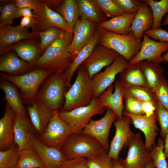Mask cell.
Returning <instances> with one entry per match:
<instances>
[{
	"label": "cell",
	"mask_w": 168,
	"mask_h": 168,
	"mask_svg": "<svg viewBox=\"0 0 168 168\" xmlns=\"http://www.w3.org/2000/svg\"><path fill=\"white\" fill-rule=\"evenodd\" d=\"M73 33L66 31L53 42L38 58L35 64L37 68L47 70L52 74L63 73L73 59L68 51Z\"/></svg>",
	"instance_id": "cell-1"
},
{
	"label": "cell",
	"mask_w": 168,
	"mask_h": 168,
	"mask_svg": "<svg viewBox=\"0 0 168 168\" xmlns=\"http://www.w3.org/2000/svg\"><path fill=\"white\" fill-rule=\"evenodd\" d=\"M77 76L69 90L65 92L64 102L61 111H68L88 105L93 99L91 79L82 65L77 68Z\"/></svg>",
	"instance_id": "cell-2"
},
{
	"label": "cell",
	"mask_w": 168,
	"mask_h": 168,
	"mask_svg": "<svg viewBox=\"0 0 168 168\" xmlns=\"http://www.w3.org/2000/svg\"><path fill=\"white\" fill-rule=\"evenodd\" d=\"M61 149L67 160L78 157L88 159L106 152L96 139L82 132L71 133Z\"/></svg>",
	"instance_id": "cell-3"
},
{
	"label": "cell",
	"mask_w": 168,
	"mask_h": 168,
	"mask_svg": "<svg viewBox=\"0 0 168 168\" xmlns=\"http://www.w3.org/2000/svg\"><path fill=\"white\" fill-rule=\"evenodd\" d=\"M52 74L46 70L37 68L26 73L12 75L1 73V77L20 90L24 101L30 105L35 99L40 86L45 79Z\"/></svg>",
	"instance_id": "cell-4"
},
{
	"label": "cell",
	"mask_w": 168,
	"mask_h": 168,
	"mask_svg": "<svg viewBox=\"0 0 168 168\" xmlns=\"http://www.w3.org/2000/svg\"><path fill=\"white\" fill-rule=\"evenodd\" d=\"M142 41L137 39L131 31L123 35L103 29L98 44L117 52L129 62L139 51Z\"/></svg>",
	"instance_id": "cell-5"
},
{
	"label": "cell",
	"mask_w": 168,
	"mask_h": 168,
	"mask_svg": "<svg viewBox=\"0 0 168 168\" xmlns=\"http://www.w3.org/2000/svg\"><path fill=\"white\" fill-rule=\"evenodd\" d=\"M65 81L63 73L49 76L38 91L35 100L53 110L61 109L63 103Z\"/></svg>",
	"instance_id": "cell-6"
},
{
	"label": "cell",
	"mask_w": 168,
	"mask_h": 168,
	"mask_svg": "<svg viewBox=\"0 0 168 168\" xmlns=\"http://www.w3.org/2000/svg\"><path fill=\"white\" fill-rule=\"evenodd\" d=\"M105 109L100 106L98 98H94L87 106L68 111H58V115L68 124L72 133H79L82 131L92 116L102 114Z\"/></svg>",
	"instance_id": "cell-7"
},
{
	"label": "cell",
	"mask_w": 168,
	"mask_h": 168,
	"mask_svg": "<svg viewBox=\"0 0 168 168\" xmlns=\"http://www.w3.org/2000/svg\"><path fill=\"white\" fill-rule=\"evenodd\" d=\"M129 65V62L119 55L105 69L95 75L91 78L93 98H98L114 82L117 74Z\"/></svg>",
	"instance_id": "cell-8"
},
{
	"label": "cell",
	"mask_w": 168,
	"mask_h": 168,
	"mask_svg": "<svg viewBox=\"0 0 168 168\" xmlns=\"http://www.w3.org/2000/svg\"><path fill=\"white\" fill-rule=\"evenodd\" d=\"M58 112V110L54 111L52 118L39 138L48 146L61 149L65 139L72 132L68 124L59 117Z\"/></svg>",
	"instance_id": "cell-9"
},
{
	"label": "cell",
	"mask_w": 168,
	"mask_h": 168,
	"mask_svg": "<svg viewBox=\"0 0 168 168\" xmlns=\"http://www.w3.org/2000/svg\"><path fill=\"white\" fill-rule=\"evenodd\" d=\"M127 155L121 161L124 168H145L152 161L150 151L146 147L140 133H138L132 137L128 142Z\"/></svg>",
	"instance_id": "cell-10"
},
{
	"label": "cell",
	"mask_w": 168,
	"mask_h": 168,
	"mask_svg": "<svg viewBox=\"0 0 168 168\" xmlns=\"http://www.w3.org/2000/svg\"><path fill=\"white\" fill-rule=\"evenodd\" d=\"M33 12L35 21L32 28L33 32H41L49 27L53 26L73 33V30L67 25L62 16L50 9L44 0Z\"/></svg>",
	"instance_id": "cell-11"
},
{
	"label": "cell",
	"mask_w": 168,
	"mask_h": 168,
	"mask_svg": "<svg viewBox=\"0 0 168 168\" xmlns=\"http://www.w3.org/2000/svg\"><path fill=\"white\" fill-rule=\"evenodd\" d=\"M106 109V112L102 118L98 120L91 119L82 132L96 139L108 153L110 146L109 143L110 131L117 117L111 110Z\"/></svg>",
	"instance_id": "cell-12"
},
{
	"label": "cell",
	"mask_w": 168,
	"mask_h": 168,
	"mask_svg": "<svg viewBox=\"0 0 168 168\" xmlns=\"http://www.w3.org/2000/svg\"><path fill=\"white\" fill-rule=\"evenodd\" d=\"M119 54L114 50L97 44L81 65L87 70L92 78L106 66H109Z\"/></svg>",
	"instance_id": "cell-13"
},
{
	"label": "cell",
	"mask_w": 168,
	"mask_h": 168,
	"mask_svg": "<svg viewBox=\"0 0 168 168\" xmlns=\"http://www.w3.org/2000/svg\"><path fill=\"white\" fill-rule=\"evenodd\" d=\"M142 38L139 51L129 62V65L145 60L159 64L164 62L162 55L168 51V43L153 40L144 34Z\"/></svg>",
	"instance_id": "cell-14"
},
{
	"label": "cell",
	"mask_w": 168,
	"mask_h": 168,
	"mask_svg": "<svg viewBox=\"0 0 168 168\" xmlns=\"http://www.w3.org/2000/svg\"><path fill=\"white\" fill-rule=\"evenodd\" d=\"M97 25L85 19L78 20L73 30V37L68 51L73 59L89 42L92 37Z\"/></svg>",
	"instance_id": "cell-15"
},
{
	"label": "cell",
	"mask_w": 168,
	"mask_h": 168,
	"mask_svg": "<svg viewBox=\"0 0 168 168\" xmlns=\"http://www.w3.org/2000/svg\"><path fill=\"white\" fill-rule=\"evenodd\" d=\"M130 118L123 115L121 119L117 118L114 122L115 128L114 136L111 142L108 155L112 160L119 159L120 152L124 145L128 142L134 133L131 129L130 124Z\"/></svg>",
	"instance_id": "cell-16"
},
{
	"label": "cell",
	"mask_w": 168,
	"mask_h": 168,
	"mask_svg": "<svg viewBox=\"0 0 168 168\" xmlns=\"http://www.w3.org/2000/svg\"><path fill=\"white\" fill-rule=\"evenodd\" d=\"M13 125L14 144L17 146L20 152L32 148L33 140L36 137L34 134V128L27 116L16 114Z\"/></svg>",
	"instance_id": "cell-17"
},
{
	"label": "cell",
	"mask_w": 168,
	"mask_h": 168,
	"mask_svg": "<svg viewBox=\"0 0 168 168\" xmlns=\"http://www.w3.org/2000/svg\"><path fill=\"white\" fill-rule=\"evenodd\" d=\"M124 88L118 80L114 86L113 84L110 86L98 98L102 107L110 109L118 118L121 119L124 108Z\"/></svg>",
	"instance_id": "cell-18"
},
{
	"label": "cell",
	"mask_w": 168,
	"mask_h": 168,
	"mask_svg": "<svg viewBox=\"0 0 168 168\" xmlns=\"http://www.w3.org/2000/svg\"><path fill=\"white\" fill-rule=\"evenodd\" d=\"M40 38L39 35L28 31L20 25H9L0 28V54L2 55L5 50L14 44L22 40Z\"/></svg>",
	"instance_id": "cell-19"
},
{
	"label": "cell",
	"mask_w": 168,
	"mask_h": 168,
	"mask_svg": "<svg viewBox=\"0 0 168 168\" xmlns=\"http://www.w3.org/2000/svg\"><path fill=\"white\" fill-rule=\"evenodd\" d=\"M123 114L129 117L134 127L143 133L145 139V145L150 151L155 144V138L157 134L156 112L150 116H147L145 115H133L123 111Z\"/></svg>",
	"instance_id": "cell-20"
},
{
	"label": "cell",
	"mask_w": 168,
	"mask_h": 168,
	"mask_svg": "<svg viewBox=\"0 0 168 168\" xmlns=\"http://www.w3.org/2000/svg\"><path fill=\"white\" fill-rule=\"evenodd\" d=\"M32 148L43 161L45 168H59L67 160L61 149L48 146L35 137Z\"/></svg>",
	"instance_id": "cell-21"
},
{
	"label": "cell",
	"mask_w": 168,
	"mask_h": 168,
	"mask_svg": "<svg viewBox=\"0 0 168 168\" xmlns=\"http://www.w3.org/2000/svg\"><path fill=\"white\" fill-rule=\"evenodd\" d=\"M27 110L35 129L41 135L52 118L54 110L36 100L28 106Z\"/></svg>",
	"instance_id": "cell-22"
},
{
	"label": "cell",
	"mask_w": 168,
	"mask_h": 168,
	"mask_svg": "<svg viewBox=\"0 0 168 168\" xmlns=\"http://www.w3.org/2000/svg\"><path fill=\"white\" fill-rule=\"evenodd\" d=\"M103 29L97 26L94 35L88 44L83 47L73 59L68 68L63 73L65 87H70L71 80L75 71L90 56L98 44Z\"/></svg>",
	"instance_id": "cell-23"
},
{
	"label": "cell",
	"mask_w": 168,
	"mask_h": 168,
	"mask_svg": "<svg viewBox=\"0 0 168 168\" xmlns=\"http://www.w3.org/2000/svg\"><path fill=\"white\" fill-rule=\"evenodd\" d=\"M141 1L142 4L135 14L131 27V31L137 39L141 41L144 32L152 29L153 22L151 8L145 2Z\"/></svg>",
	"instance_id": "cell-24"
},
{
	"label": "cell",
	"mask_w": 168,
	"mask_h": 168,
	"mask_svg": "<svg viewBox=\"0 0 168 168\" xmlns=\"http://www.w3.org/2000/svg\"><path fill=\"white\" fill-rule=\"evenodd\" d=\"M16 114L6 102L5 112L0 119V149L4 151L9 149L14 143L13 122Z\"/></svg>",
	"instance_id": "cell-25"
},
{
	"label": "cell",
	"mask_w": 168,
	"mask_h": 168,
	"mask_svg": "<svg viewBox=\"0 0 168 168\" xmlns=\"http://www.w3.org/2000/svg\"><path fill=\"white\" fill-rule=\"evenodd\" d=\"M14 51L18 57L33 66L43 53L34 40L21 41L7 49L3 54L11 51Z\"/></svg>",
	"instance_id": "cell-26"
},
{
	"label": "cell",
	"mask_w": 168,
	"mask_h": 168,
	"mask_svg": "<svg viewBox=\"0 0 168 168\" xmlns=\"http://www.w3.org/2000/svg\"><path fill=\"white\" fill-rule=\"evenodd\" d=\"M2 55L0 59V71L14 75L24 74L32 70L33 65L19 58L12 51Z\"/></svg>",
	"instance_id": "cell-27"
},
{
	"label": "cell",
	"mask_w": 168,
	"mask_h": 168,
	"mask_svg": "<svg viewBox=\"0 0 168 168\" xmlns=\"http://www.w3.org/2000/svg\"><path fill=\"white\" fill-rule=\"evenodd\" d=\"M0 88L5 94L4 99L14 110L16 114L26 116V110L16 87L1 77Z\"/></svg>",
	"instance_id": "cell-28"
},
{
	"label": "cell",
	"mask_w": 168,
	"mask_h": 168,
	"mask_svg": "<svg viewBox=\"0 0 168 168\" xmlns=\"http://www.w3.org/2000/svg\"><path fill=\"white\" fill-rule=\"evenodd\" d=\"M136 13H126L115 16L97 26L117 34L127 35L131 32L132 22Z\"/></svg>",
	"instance_id": "cell-29"
},
{
	"label": "cell",
	"mask_w": 168,
	"mask_h": 168,
	"mask_svg": "<svg viewBox=\"0 0 168 168\" xmlns=\"http://www.w3.org/2000/svg\"><path fill=\"white\" fill-rule=\"evenodd\" d=\"M118 81L124 87L133 86L148 87L139 63L129 65L124 68L119 73Z\"/></svg>",
	"instance_id": "cell-30"
},
{
	"label": "cell",
	"mask_w": 168,
	"mask_h": 168,
	"mask_svg": "<svg viewBox=\"0 0 168 168\" xmlns=\"http://www.w3.org/2000/svg\"><path fill=\"white\" fill-rule=\"evenodd\" d=\"M81 19L91 21L97 25L107 21L106 17L94 0H77Z\"/></svg>",
	"instance_id": "cell-31"
},
{
	"label": "cell",
	"mask_w": 168,
	"mask_h": 168,
	"mask_svg": "<svg viewBox=\"0 0 168 168\" xmlns=\"http://www.w3.org/2000/svg\"><path fill=\"white\" fill-rule=\"evenodd\" d=\"M138 63L147 81L148 87L152 91L164 77V70L159 64L145 60Z\"/></svg>",
	"instance_id": "cell-32"
},
{
	"label": "cell",
	"mask_w": 168,
	"mask_h": 168,
	"mask_svg": "<svg viewBox=\"0 0 168 168\" xmlns=\"http://www.w3.org/2000/svg\"><path fill=\"white\" fill-rule=\"evenodd\" d=\"M56 12L72 30L80 16L76 0H65Z\"/></svg>",
	"instance_id": "cell-33"
},
{
	"label": "cell",
	"mask_w": 168,
	"mask_h": 168,
	"mask_svg": "<svg viewBox=\"0 0 168 168\" xmlns=\"http://www.w3.org/2000/svg\"><path fill=\"white\" fill-rule=\"evenodd\" d=\"M45 168L41 159L33 148L20 152L16 168Z\"/></svg>",
	"instance_id": "cell-34"
},
{
	"label": "cell",
	"mask_w": 168,
	"mask_h": 168,
	"mask_svg": "<svg viewBox=\"0 0 168 168\" xmlns=\"http://www.w3.org/2000/svg\"><path fill=\"white\" fill-rule=\"evenodd\" d=\"M151 8L153 16V22L152 29L160 28L161 21L164 15L168 14V0L155 1L154 0H143Z\"/></svg>",
	"instance_id": "cell-35"
},
{
	"label": "cell",
	"mask_w": 168,
	"mask_h": 168,
	"mask_svg": "<svg viewBox=\"0 0 168 168\" xmlns=\"http://www.w3.org/2000/svg\"><path fill=\"white\" fill-rule=\"evenodd\" d=\"M124 88V96L132 97L142 102L157 101L153 93L148 87L133 86Z\"/></svg>",
	"instance_id": "cell-36"
},
{
	"label": "cell",
	"mask_w": 168,
	"mask_h": 168,
	"mask_svg": "<svg viewBox=\"0 0 168 168\" xmlns=\"http://www.w3.org/2000/svg\"><path fill=\"white\" fill-rule=\"evenodd\" d=\"M67 31L55 27H50L44 31L35 33L40 36V41L39 44L40 49L43 52L54 41L62 36Z\"/></svg>",
	"instance_id": "cell-37"
},
{
	"label": "cell",
	"mask_w": 168,
	"mask_h": 168,
	"mask_svg": "<svg viewBox=\"0 0 168 168\" xmlns=\"http://www.w3.org/2000/svg\"><path fill=\"white\" fill-rule=\"evenodd\" d=\"M20 152L15 144L9 149L0 151V168H16Z\"/></svg>",
	"instance_id": "cell-38"
},
{
	"label": "cell",
	"mask_w": 168,
	"mask_h": 168,
	"mask_svg": "<svg viewBox=\"0 0 168 168\" xmlns=\"http://www.w3.org/2000/svg\"><path fill=\"white\" fill-rule=\"evenodd\" d=\"M164 140L159 138L150 151L153 164L156 168H167V161L164 152Z\"/></svg>",
	"instance_id": "cell-39"
},
{
	"label": "cell",
	"mask_w": 168,
	"mask_h": 168,
	"mask_svg": "<svg viewBox=\"0 0 168 168\" xmlns=\"http://www.w3.org/2000/svg\"><path fill=\"white\" fill-rule=\"evenodd\" d=\"M19 10L12 3L2 5L0 7V28L11 25L14 19L19 17Z\"/></svg>",
	"instance_id": "cell-40"
},
{
	"label": "cell",
	"mask_w": 168,
	"mask_h": 168,
	"mask_svg": "<svg viewBox=\"0 0 168 168\" xmlns=\"http://www.w3.org/2000/svg\"><path fill=\"white\" fill-rule=\"evenodd\" d=\"M94 0L106 17L111 18L126 13L114 0Z\"/></svg>",
	"instance_id": "cell-41"
},
{
	"label": "cell",
	"mask_w": 168,
	"mask_h": 168,
	"mask_svg": "<svg viewBox=\"0 0 168 168\" xmlns=\"http://www.w3.org/2000/svg\"><path fill=\"white\" fill-rule=\"evenodd\" d=\"M88 168H114L112 160L104 152L87 159Z\"/></svg>",
	"instance_id": "cell-42"
},
{
	"label": "cell",
	"mask_w": 168,
	"mask_h": 168,
	"mask_svg": "<svg viewBox=\"0 0 168 168\" xmlns=\"http://www.w3.org/2000/svg\"><path fill=\"white\" fill-rule=\"evenodd\" d=\"M155 112L156 120L161 128V135L164 139L168 134V110L157 101Z\"/></svg>",
	"instance_id": "cell-43"
},
{
	"label": "cell",
	"mask_w": 168,
	"mask_h": 168,
	"mask_svg": "<svg viewBox=\"0 0 168 168\" xmlns=\"http://www.w3.org/2000/svg\"><path fill=\"white\" fill-rule=\"evenodd\" d=\"M152 91L157 100L168 110V82L164 77Z\"/></svg>",
	"instance_id": "cell-44"
},
{
	"label": "cell",
	"mask_w": 168,
	"mask_h": 168,
	"mask_svg": "<svg viewBox=\"0 0 168 168\" xmlns=\"http://www.w3.org/2000/svg\"><path fill=\"white\" fill-rule=\"evenodd\" d=\"M124 111L137 115H145L142 110V102L133 97L125 96Z\"/></svg>",
	"instance_id": "cell-45"
},
{
	"label": "cell",
	"mask_w": 168,
	"mask_h": 168,
	"mask_svg": "<svg viewBox=\"0 0 168 168\" xmlns=\"http://www.w3.org/2000/svg\"><path fill=\"white\" fill-rule=\"evenodd\" d=\"M126 13H136L141 7L142 2L138 0H114Z\"/></svg>",
	"instance_id": "cell-46"
},
{
	"label": "cell",
	"mask_w": 168,
	"mask_h": 168,
	"mask_svg": "<svg viewBox=\"0 0 168 168\" xmlns=\"http://www.w3.org/2000/svg\"><path fill=\"white\" fill-rule=\"evenodd\" d=\"M43 1L41 0H0V4L3 5L7 3H12L19 9L29 7L35 12L39 8Z\"/></svg>",
	"instance_id": "cell-47"
},
{
	"label": "cell",
	"mask_w": 168,
	"mask_h": 168,
	"mask_svg": "<svg viewBox=\"0 0 168 168\" xmlns=\"http://www.w3.org/2000/svg\"><path fill=\"white\" fill-rule=\"evenodd\" d=\"M144 34L153 40L168 43V32L161 27L156 29H151L145 31Z\"/></svg>",
	"instance_id": "cell-48"
},
{
	"label": "cell",
	"mask_w": 168,
	"mask_h": 168,
	"mask_svg": "<svg viewBox=\"0 0 168 168\" xmlns=\"http://www.w3.org/2000/svg\"><path fill=\"white\" fill-rule=\"evenodd\" d=\"M59 168H88L87 159L78 157L66 160Z\"/></svg>",
	"instance_id": "cell-49"
},
{
	"label": "cell",
	"mask_w": 168,
	"mask_h": 168,
	"mask_svg": "<svg viewBox=\"0 0 168 168\" xmlns=\"http://www.w3.org/2000/svg\"><path fill=\"white\" fill-rule=\"evenodd\" d=\"M157 101L142 102V110L145 115L150 116L155 112Z\"/></svg>",
	"instance_id": "cell-50"
},
{
	"label": "cell",
	"mask_w": 168,
	"mask_h": 168,
	"mask_svg": "<svg viewBox=\"0 0 168 168\" xmlns=\"http://www.w3.org/2000/svg\"><path fill=\"white\" fill-rule=\"evenodd\" d=\"M34 17H24L21 20L20 26L23 28L26 29L29 28H32L35 22Z\"/></svg>",
	"instance_id": "cell-51"
},
{
	"label": "cell",
	"mask_w": 168,
	"mask_h": 168,
	"mask_svg": "<svg viewBox=\"0 0 168 168\" xmlns=\"http://www.w3.org/2000/svg\"><path fill=\"white\" fill-rule=\"evenodd\" d=\"M48 7L54 11L57 10L61 6L64 0H44Z\"/></svg>",
	"instance_id": "cell-52"
},
{
	"label": "cell",
	"mask_w": 168,
	"mask_h": 168,
	"mask_svg": "<svg viewBox=\"0 0 168 168\" xmlns=\"http://www.w3.org/2000/svg\"><path fill=\"white\" fill-rule=\"evenodd\" d=\"M31 8L29 7H24L19 9V17H35V16Z\"/></svg>",
	"instance_id": "cell-53"
},
{
	"label": "cell",
	"mask_w": 168,
	"mask_h": 168,
	"mask_svg": "<svg viewBox=\"0 0 168 168\" xmlns=\"http://www.w3.org/2000/svg\"><path fill=\"white\" fill-rule=\"evenodd\" d=\"M164 152L166 159L167 161L168 162V134L166 135L164 138Z\"/></svg>",
	"instance_id": "cell-54"
},
{
	"label": "cell",
	"mask_w": 168,
	"mask_h": 168,
	"mask_svg": "<svg viewBox=\"0 0 168 168\" xmlns=\"http://www.w3.org/2000/svg\"><path fill=\"white\" fill-rule=\"evenodd\" d=\"M112 160L114 168H124L121 164V161L119 159L117 160Z\"/></svg>",
	"instance_id": "cell-55"
},
{
	"label": "cell",
	"mask_w": 168,
	"mask_h": 168,
	"mask_svg": "<svg viewBox=\"0 0 168 168\" xmlns=\"http://www.w3.org/2000/svg\"><path fill=\"white\" fill-rule=\"evenodd\" d=\"M145 168H156L154 165L152 161L148 162L146 165Z\"/></svg>",
	"instance_id": "cell-56"
},
{
	"label": "cell",
	"mask_w": 168,
	"mask_h": 168,
	"mask_svg": "<svg viewBox=\"0 0 168 168\" xmlns=\"http://www.w3.org/2000/svg\"><path fill=\"white\" fill-rule=\"evenodd\" d=\"M162 58L164 62L165 63L168 62V51L166 53H164L162 55Z\"/></svg>",
	"instance_id": "cell-57"
},
{
	"label": "cell",
	"mask_w": 168,
	"mask_h": 168,
	"mask_svg": "<svg viewBox=\"0 0 168 168\" xmlns=\"http://www.w3.org/2000/svg\"><path fill=\"white\" fill-rule=\"evenodd\" d=\"M168 25V15H167L164 21L161 24L162 25L166 26Z\"/></svg>",
	"instance_id": "cell-58"
},
{
	"label": "cell",
	"mask_w": 168,
	"mask_h": 168,
	"mask_svg": "<svg viewBox=\"0 0 168 168\" xmlns=\"http://www.w3.org/2000/svg\"><path fill=\"white\" fill-rule=\"evenodd\" d=\"M167 168H168V162L167 161Z\"/></svg>",
	"instance_id": "cell-59"
},
{
	"label": "cell",
	"mask_w": 168,
	"mask_h": 168,
	"mask_svg": "<svg viewBox=\"0 0 168 168\" xmlns=\"http://www.w3.org/2000/svg\"></svg>",
	"instance_id": "cell-60"
},
{
	"label": "cell",
	"mask_w": 168,
	"mask_h": 168,
	"mask_svg": "<svg viewBox=\"0 0 168 168\" xmlns=\"http://www.w3.org/2000/svg\"><path fill=\"white\" fill-rule=\"evenodd\" d=\"M167 15H168V14H167Z\"/></svg>",
	"instance_id": "cell-61"
}]
</instances>
